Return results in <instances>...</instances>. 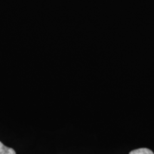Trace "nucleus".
I'll return each instance as SVG.
<instances>
[{
  "mask_svg": "<svg viewBox=\"0 0 154 154\" xmlns=\"http://www.w3.org/2000/svg\"><path fill=\"white\" fill-rule=\"evenodd\" d=\"M0 154H16V152L11 148L5 146L0 141Z\"/></svg>",
  "mask_w": 154,
  "mask_h": 154,
  "instance_id": "nucleus-1",
  "label": "nucleus"
},
{
  "mask_svg": "<svg viewBox=\"0 0 154 154\" xmlns=\"http://www.w3.org/2000/svg\"><path fill=\"white\" fill-rule=\"evenodd\" d=\"M129 154H154L153 152L146 148H142V149H138L134 151H131Z\"/></svg>",
  "mask_w": 154,
  "mask_h": 154,
  "instance_id": "nucleus-2",
  "label": "nucleus"
}]
</instances>
